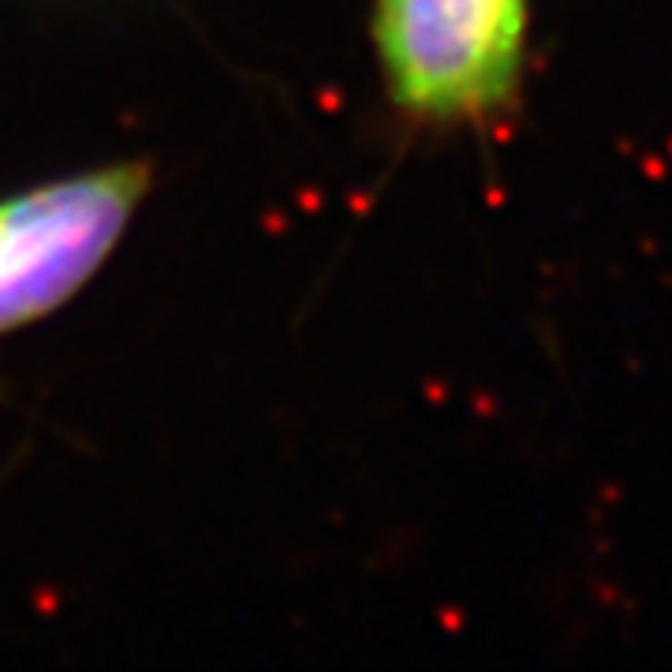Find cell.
I'll list each match as a JSON object with an SVG mask.
<instances>
[{
	"mask_svg": "<svg viewBox=\"0 0 672 672\" xmlns=\"http://www.w3.org/2000/svg\"><path fill=\"white\" fill-rule=\"evenodd\" d=\"M146 168L124 165L0 206V333L72 299L109 258L146 195Z\"/></svg>",
	"mask_w": 672,
	"mask_h": 672,
	"instance_id": "obj_2",
	"label": "cell"
},
{
	"mask_svg": "<svg viewBox=\"0 0 672 672\" xmlns=\"http://www.w3.org/2000/svg\"><path fill=\"white\" fill-rule=\"evenodd\" d=\"M535 0H377L393 109L426 131L501 127L523 101Z\"/></svg>",
	"mask_w": 672,
	"mask_h": 672,
	"instance_id": "obj_1",
	"label": "cell"
}]
</instances>
